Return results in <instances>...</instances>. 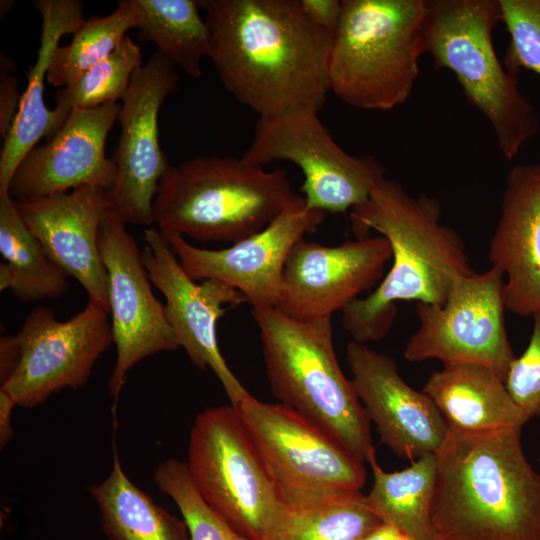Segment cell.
Returning a JSON list of instances; mask_svg holds the SVG:
<instances>
[{"mask_svg": "<svg viewBox=\"0 0 540 540\" xmlns=\"http://www.w3.org/2000/svg\"><path fill=\"white\" fill-rule=\"evenodd\" d=\"M488 258L503 275L506 309L540 314V163L509 170Z\"/></svg>", "mask_w": 540, "mask_h": 540, "instance_id": "obj_21", "label": "cell"}, {"mask_svg": "<svg viewBox=\"0 0 540 540\" xmlns=\"http://www.w3.org/2000/svg\"><path fill=\"white\" fill-rule=\"evenodd\" d=\"M29 231L49 257L85 289L88 300L109 312L108 277L99 249L107 191L81 186L47 197L15 201Z\"/></svg>", "mask_w": 540, "mask_h": 540, "instance_id": "obj_20", "label": "cell"}, {"mask_svg": "<svg viewBox=\"0 0 540 540\" xmlns=\"http://www.w3.org/2000/svg\"><path fill=\"white\" fill-rule=\"evenodd\" d=\"M498 0H427L424 54L451 71L467 101L489 122L501 154L516 157L539 130V116L521 93L517 75L499 60L493 31Z\"/></svg>", "mask_w": 540, "mask_h": 540, "instance_id": "obj_7", "label": "cell"}, {"mask_svg": "<svg viewBox=\"0 0 540 540\" xmlns=\"http://www.w3.org/2000/svg\"><path fill=\"white\" fill-rule=\"evenodd\" d=\"M178 82L175 66L155 52L133 74L122 99L121 133L110 157L115 176L107 195L110 209L125 224L154 223V199L170 167L159 142L158 115Z\"/></svg>", "mask_w": 540, "mask_h": 540, "instance_id": "obj_12", "label": "cell"}, {"mask_svg": "<svg viewBox=\"0 0 540 540\" xmlns=\"http://www.w3.org/2000/svg\"><path fill=\"white\" fill-rule=\"evenodd\" d=\"M504 278L490 269L460 278L441 305L416 303L417 330L403 355L410 362L475 364L504 379L516 355L505 322Z\"/></svg>", "mask_w": 540, "mask_h": 540, "instance_id": "obj_11", "label": "cell"}, {"mask_svg": "<svg viewBox=\"0 0 540 540\" xmlns=\"http://www.w3.org/2000/svg\"><path fill=\"white\" fill-rule=\"evenodd\" d=\"M120 109L121 104L110 102L72 110L52 138L26 154L11 179L8 195L15 201H29L81 186L108 191L115 170L105 154V144Z\"/></svg>", "mask_w": 540, "mask_h": 540, "instance_id": "obj_18", "label": "cell"}, {"mask_svg": "<svg viewBox=\"0 0 540 540\" xmlns=\"http://www.w3.org/2000/svg\"><path fill=\"white\" fill-rule=\"evenodd\" d=\"M367 462L373 485L366 500L372 511L410 540H436L432 505L436 479L435 453L412 461L404 470L386 472L373 452Z\"/></svg>", "mask_w": 540, "mask_h": 540, "instance_id": "obj_26", "label": "cell"}, {"mask_svg": "<svg viewBox=\"0 0 540 540\" xmlns=\"http://www.w3.org/2000/svg\"><path fill=\"white\" fill-rule=\"evenodd\" d=\"M144 241L143 262L152 284L165 297L166 317L179 347L198 369L215 373L230 404L237 406L249 392L221 354L216 325L228 309L247 302L245 296L216 279L196 283L159 229H146Z\"/></svg>", "mask_w": 540, "mask_h": 540, "instance_id": "obj_15", "label": "cell"}, {"mask_svg": "<svg viewBox=\"0 0 540 540\" xmlns=\"http://www.w3.org/2000/svg\"><path fill=\"white\" fill-rule=\"evenodd\" d=\"M400 540H410V539L402 537Z\"/></svg>", "mask_w": 540, "mask_h": 540, "instance_id": "obj_40", "label": "cell"}, {"mask_svg": "<svg viewBox=\"0 0 540 540\" xmlns=\"http://www.w3.org/2000/svg\"><path fill=\"white\" fill-rule=\"evenodd\" d=\"M33 6L42 18L36 62L27 72V86L14 123L0 154V196L8 194L11 179L26 154L45 138H52L67 118L44 101L45 80L60 39L74 34L85 22L79 0H36Z\"/></svg>", "mask_w": 540, "mask_h": 540, "instance_id": "obj_22", "label": "cell"}, {"mask_svg": "<svg viewBox=\"0 0 540 540\" xmlns=\"http://www.w3.org/2000/svg\"><path fill=\"white\" fill-rule=\"evenodd\" d=\"M132 28H136V22L127 0L119 1L107 16L85 20L69 44L56 48L47 82L61 88L69 85L112 54Z\"/></svg>", "mask_w": 540, "mask_h": 540, "instance_id": "obj_28", "label": "cell"}, {"mask_svg": "<svg viewBox=\"0 0 540 540\" xmlns=\"http://www.w3.org/2000/svg\"><path fill=\"white\" fill-rule=\"evenodd\" d=\"M17 406L9 392L0 387V448L3 449L13 437L12 411Z\"/></svg>", "mask_w": 540, "mask_h": 540, "instance_id": "obj_37", "label": "cell"}, {"mask_svg": "<svg viewBox=\"0 0 540 540\" xmlns=\"http://www.w3.org/2000/svg\"><path fill=\"white\" fill-rule=\"evenodd\" d=\"M99 249L108 277L109 314L116 361L108 381L117 401L128 372L140 361L179 345L163 305L154 295L137 242L110 208L99 232Z\"/></svg>", "mask_w": 540, "mask_h": 540, "instance_id": "obj_14", "label": "cell"}, {"mask_svg": "<svg viewBox=\"0 0 540 540\" xmlns=\"http://www.w3.org/2000/svg\"><path fill=\"white\" fill-rule=\"evenodd\" d=\"M186 465L202 497L237 533L278 540L290 510L234 406L196 416Z\"/></svg>", "mask_w": 540, "mask_h": 540, "instance_id": "obj_8", "label": "cell"}, {"mask_svg": "<svg viewBox=\"0 0 540 540\" xmlns=\"http://www.w3.org/2000/svg\"><path fill=\"white\" fill-rule=\"evenodd\" d=\"M109 315L90 300L67 321H58L50 307L34 308L17 334L21 362L1 387L23 408L36 407L63 389L83 387L114 343Z\"/></svg>", "mask_w": 540, "mask_h": 540, "instance_id": "obj_13", "label": "cell"}, {"mask_svg": "<svg viewBox=\"0 0 540 540\" xmlns=\"http://www.w3.org/2000/svg\"><path fill=\"white\" fill-rule=\"evenodd\" d=\"M88 491L109 540H191L184 520L159 506L128 478L116 448L109 476Z\"/></svg>", "mask_w": 540, "mask_h": 540, "instance_id": "obj_24", "label": "cell"}, {"mask_svg": "<svg viewBox=\"0 0 540 540\" xmlns=\"http://www.w3.org/2000/svg\"><path fill=\"white\" fill-rule=\"evenodd\" d=\"M225 89L259 117L319 112L330 91L333 34L300 0H199Z\"/></svg>", "mask_w": 540, "mask_h": 540, "instance_id": "obj_1", "label": "cell"}, {"mask_svg": "<svg viewBox=\"0 0 540 540\" xmlns=\"http://www.w3.org/2000/svg\"><path fill=\"white\" fill-rule=\"evenodd\" d=\"M505 385L513 401L529 420L540 416V314L533 316L529 343L511 363Z\"/></svg>", "mask_w": 540, "mask_h": 540, "instance_id": "obj_33", "label": "cell"}, {"mask_svg": "<svg viewBox=\"0 0 540 540\" xmlns=\"http://www.w3.org/2000/svg\"><path fill=\"white\" fill-rule=\"evenodd\" d=\"M241 158L263 167L276 160L296 164L304 174L306 205L325 213L351 211L386 179L384 166L374 156L347 153L314 111L259 117Z\"/></svg>", "mask_w": 540, "mask_h": 540, "instance_id": "obj_10", "label": "cell"}, {"mask_svg": "<svg viewBox=\"0 0 540 540\" xmlns=\"http://www.w3.org/2000/svg\"><path fill=\"white\" fill-rule=\"evenodd\" d=\"M13 1H1V4L2 6H5L4 10L3 11H0L1 12V16L4 15L9 11L6 7H11L13 5Z\"/></svg>", "mask_w": 540, "mask_h": 540, "instance_id": "obj_39", "label": "cell"}, {"mask_svg": "<svg viewBox=\"0 0 540 540\" xmlns=\"http://www.w3.org/2000/svg\"><path fill=\"white\" fill-rule=\"evenodd\" d=\"M402 537L394 526L383 522L361 540H400Z\"/></svg>", "mask_w": 540, "mask_h": 540, "instance_id": "obj_38", "label": "cell"}, {"mask_svg": "<svg viewBox=\"0 0 540 540\" xmlns=\"http://www.w3.org/2000/svg\"><path fill=\"white\" fill-rule=\"evenodd\" d=\"M22 358L21 345L17 335L0 338V383L4 385L17 370Z\"/></svg>", "mask_w": 540, "mask_h": 540, "instance_id": "obj_36", "label": "cell"}, {"mask_svg": "<svg viewBox=\"0 0 540 540\" xmlns=\"http://www.w3.org/2000/svg\"><path fill=\"white\" fill-rule=\"evenodd\" d=\"M357 237L370 230L391 247V267L366 297L342 311V326L353 341L382 340L396 317V303L414 301L441 305L455 283L473 270L460 234L442 222L439 201L417 196L386 178L359 206L350 211Z\"/></svg>", "mask_w": 540, "mask_h": 540, "instance_id": "obj_2", "label": "cell"}, {"mask_svg": "<svg viewBox=\"0 0 540 540\" xmlns=\"http://www.w3.org/2000/svg\"><path fill=\"white\" fill-rule=\"evenodd\" d=\"M346 361L352 385L380 442L400 458L414 461L436 453L448 426L433 400L409 386L394 360L364 343L351 341Z\"/></svg>", "mask_w": 540, "mask_h": 540, "instance_id": "obj_19", "label": "cell"}, {"mask_svg": "<svg viewBox=\"0 0 540 540\" xmlns=\"http://www.w3.org/2000/svg\"><path fill=\"white\" fill-rule=\"evenodd\" d=\"M153 481L179 508L191 540H250L237 533L205 501L189 473L186 462L174 458L160 463Z\"/></svg>", "mask_w": 540, "mask_h": 540, "instance_id": "obj_31", "label": "cell"}, {"mask_svg": "<svg viewBox=\"0 0 540 540\" xmlns=\"http://www.w3.org/2000/svg\"><path fill=\"white\" fill-rule=\"evenodd\" d=\"M427 0H342L328 63L329 89L362 110L404 104L424 54Z\"/></svg>", "mask_w": 540, "mask_h": 540, "instance_id": "obj_6", "label": "cell"}, {"mask_svg": "<svg viewBox=\"0 0 540 540\" xmlns=\"http://www.w3.org/2000/svg\"><path fill=\"white\" fill-rule=\"evenodd\" d=\"M274 396L361 462L375 452L370 420L337 361L331 318L299 319L253 308Z\"/></svg>", "mask_w": 540, "mask_h": 540, "instance_id": "obj_5", "label": "cell"}, {"mask_svg": "<svg viewBox=\"0 0 540 540\" xmlns=\"http://www.w3.org/2000/svg\"><path fill=\"white\" fill-rule=\"evenodd\" d=\"M13 60L4 52L0 53V135L9 134L18 112L21 96L18 92L19 78L16 76Z\"/></svg>", "mask_w": 540, "mask_h": 540, "instance_id": "obj_34", "label": "cell"}, {"mask_svg": "<svg viewBox=\"0 0 540 540\" xmlns=\"http://www.w3.org/2000/svg\"><path fill=\"white\" fill-rule=\"evenodd\" d=\"M0 290L30 303L65 295L69 275L46 253L20 217L14 200L0 196Z\"/></svg>", "mask_w": 540, "mask_h": 540, "instance_id": "obj_25", "label": "cell"}, {"mask_svg": "<svg viewBox=\"0 0 540 540\" xmlns=\"http://www.w3.org/2000/svg\"><path fill=\"white\" fill-rule=\"evenodd\" d=\"M391 247L381 235L337 246L304 238L285 263L276 307L299 319L331 318L383 278Z\"/></svg>", "mask_w": 540, "mask_h": 540, "instance_id": "obj_17", "label": "cell"}, {"mask_svg": "<svg viewBox=\"0 0 540 540\" xmlns=\"http://www.w3.org/2000/svg\"><path fill=\"white\" fill-rule=\"evenodd\" d=\"M296 197L284 169L196 156L168 168L154 199V222L164 235L233 244L262 230Z\"/></svg>", "mask_w": 540, "mask_h": 540, "instance_id": "obj_4", "label": "cell"}, {"mask_svg": "<svg viewBox=\"0 0 540 540\" xmlns=\"http://www.w3.org/2000/svg\"><path fill=\"white\" fill-rule=\"evenodd\" d=\"M382 523L366 495L350 491L290 510L278 540H361Z\"/></svg>", "mask_w": 540, "mask_h": 540, "instance_id": "obj_29", "label": "cell"}, {"mask_svg": "<svg viewBox=\"0 0 540 540\" xmlns=\"http://www.w3.org/2000/svg\"><path fill=\"white\" fill-rule=\"evenodd\" d=\"M138 38L186 75H202L201 62L211 55V34L199 0H127Z\"/></svg>", "mask_w": 540, "mask_h": 540, "instance_id": "obj_27", "label": "cell"}, {"mask_svg": "<svg viewBox=\"0 0 540 540\" xmlns=\"http://www.w3.org/2000/svg\"><path fill=\"white\" fill-rule=\"evenodd\" d=\"M422 391L452 430L478 433L522 428L529 421L510 396L504 379L484 366L444 365L430 375Z\"/></svg>", "mask_w": 540, "mask_h": 540, "instance_id": "obj_23", "label": "cell"}, {"mask_svg": "<svg viewBox=\"0 0 540 540\" xmlns=\"http://www.w3.org/2000/svg\"><path fill=\"white\" fill-rule=\"evenodd\" d=\"M300 3L316 25L334 34L342 14V0H300Z\"/></svg>", "mask_w": 540, "mask_h": 540, "instance_id": "obj_35", "label": "cell"}, {"mask_svg": "<svg viewBox=\"0 0 540 540\" xmlns=\"http://www.w3.org/2000/svg\"><path fill=\"white\" fill-rule=\"evenodd\" d=\"M290 510L360 491L363 462L290 407L248 394L234 406Z\"/></svg>", "mask_w": 540, "mask_h": 540, "instance_id": "obj_9", "label": "cell"}, {"mask_svg": "<svg viewBox=\"0 0 540 540\" xmlns=\"http://www.w3.org/2000/svg\"><path fill=\"white\" fill-rule=\"evenodd\" d=\"M141 66V48L127 36L107 58L55 93V109L68 118L74 109H93L118 102L126 95L133 74Z\"/></svg>", "mask_w": 540, "mask_h": 540, "instance_id": "obj_30", "label": "cell"}, {"mask_svg": "<svg viewBox=\"0 0 540 540\" xmlns=\"http://www.w3.org/2000/svg\"><path fill=\"white\" fill-rule=\"evenodd\" d=\"M522 428L447 430L435 453L436 540H540V474Z\"/></svg>", "mask_w": 540, "mask_h": 540, "instance_id": "obj_3", "label": "cell"}, {"mask_svg": "<svg viewBox=\"0 0 540 540\" xmlns=\"http://www.w3.org/2000/svg\"><path fill=\"white\" fill-rule=\"evenodd\" d=\"M325 216L297 196L262 230L225 249L199 248L176 234L164 236L193 280L216 279L241 292L253 308L276 307L291 250Z\"/></svg>", "mask_w": 540, "mask_h": 540, "instance_id": "obj_16", "label": "cell"}, {"mask_svg": "<svg viewBox=\"0 0 540 540\" xmlns=\"http://www.w3.org/2000/svg\"><path fill=\"white\" fill-rule=\"evenodd\" d=\"M498 1L510 38L504 66L515 75L523 69L540 76V0Z\"/></svg>", "mask_w": 540, "mask_h": 540, "instance_id": "obj_32", "label": "cell"}]
</instances>
